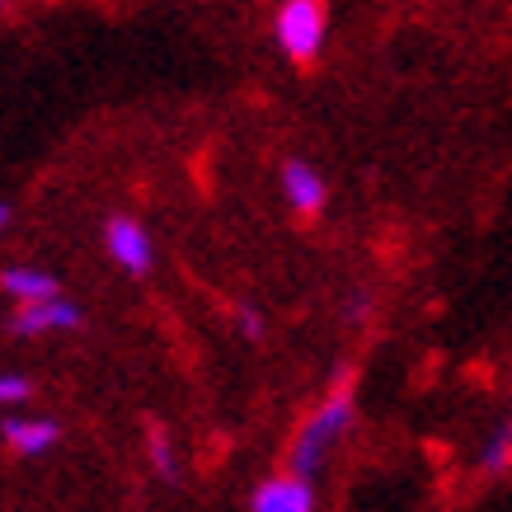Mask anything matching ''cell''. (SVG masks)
Instances as JSON below:
<instances>
[{
	"label": "cell",
	"instance_id": "obj_7",
	"mask_svg": "<svg viewBox=\"0 0 512 512\" xmlns=\"http://www.w3.org/2000/svg\"><path fill=\"white\" fill-rule=\"evenodd\" d=\"M52 442H57V423H47V419H10L5 423V447L19 451V456H43Z\"/></svg>",
	"mask_w": 512,
	"mask_h": 512
},
{
	"label": "cell",
	"instance_id": "obj_12",
	"mask_svg": "<svg viewBox=\"0 0 512 512\" xmlns=\"http://www.w3.org/2000/svg\"><path fill=\"white\" fill-rule=\"evenodd\" d=\"M240 334H245V339H259V334H264V315L254 311V306H240Z\"/></svg>",
	"mask_w": 512,
	"mask_h": 512
},
{
	"label": "cell",
	"instance_id": "obj_1",
	"mask_svg": "<svg viewBox=\"0 0 512 512\" xmlns=\"http://www.w3.org/2000/svg\"><path fill=\"white\" fill-rule=\"evenodd\" d=\"M348 423H353V390H348V372H343L339 376V390H334V395H329V400L320 404V409H315L301 428H296L292 447H287V470L311 480L315 470L325 466L329 447L343 437V428H348Z\"/></svg>",
	"mask_w": 512,
	"mask_h": 512
},
{
	"label": "cell",
	"instance_id": "obj_14",
	"mask_svg": "<svg viewBox=\"0 0 512 512\" xmlns=\"http://www.w3.org/2000/svg\"><path fill=\"white\" fill-rule=\"evenodd\" d=\"M0 5H5V0H0Z\"/></svg>",
	"mask_w": 512,
	"mask_h": 512
},
{
	"label": "cell",
	"instance_id": "obj_2",
	"mask_svg": "<svg viewBox=\"0 0 512 512\" xmlns=\"http://www.w3.org/2000/svg\"><path fill=\"white\" fill-rule=\"evenodd\" d=\"M329 33L325 0H282L278 5V43L292 62H315Z\"/></svg>",
	"mask_w": 512,
	"mask_h": 512
},
{
	"label": "cell",
	"instance_id": "obj_9",
	"mask_svg": "<svg viewBox=\"0 0 512 512\" xmlns=\"http://www.w3.org/2000/svg\"><path fill=\"white\" fill-rule=\"evenodd\" d=\"M508 466H512V423H503L494 433V442L484 447V470H489V475H503Z\"/></svg>",
	"mask_w": 512,
	"mask_h": 512
},
{
	"label": "cell",
	"instance_id": "obj_4",
	"mask_svg": "<svg viewBox=\"0 0 512 512\" xmlns=\"http://www.w3.org/2000/svg\"><path fill=\"white\" fill-rule=\"evenodd\" d=\"M80 311L62 296H43V301H24L15 315V334L33 339V334H52V329H76Z\"/></svg>",
	"mask_w": 512,
	"mask_h": 512
},
{
	"label": "cell",
	"instance_id": "obj_3",
	"mask_svg": "<svg viewBox=\"0 0 512 512\" xmlns=\"http://www.w3.org/2000/svg\"><path fill=\"white\" fill-rule=\"evenodd\" d=\"M249 508L254 512H311L315 508V489L306 475H292V470H282L273 480H264L249 498Z\"/></svg>",
	"mask_w": 512,
	"mask_h": 512
},
{
	"label": "cell",
	"instance_id": "obj_5",
	"mask_svg": "<svg viewBox=\"0 0 512 512\" xmlns=\"http://www.w3.org/2000/svg\"><path fill=\"white\" fill-rule=\"evenodd\" d=\"M104 240H109V254L127 273H146V268H151V240H146V231H141L132 217H113Z\"/></svg>",
	"mask_w": 512,
	"mask_h": 512
},
{
	"label": "cell",
	"instance_id": "obj_6",
	"mask_svg": "<svg viewBox=\"0 0 512 512\" xmlns=\"http://www.w3.org/2000/svg\"><path fill=\"white\" fill-rule=\"evenodd\" d=\"M282 193L292 202V212H301V217H315V212L325 207V179H320L311 165H301V160H287V165H282Z\"/></svg>",
	"mask_w": 512,
	"mask_h": 512
},
{
	"label": "cell",
	"instance_id": "obj_13",
	"mask_svg": "<svg viewBox=\"0 0 512 512\" xmlns=\"http://www.w3.org/2000/svg\"><path fill=\"white\" fill-rule=\"evenodd\" d=\"M5 221H10V207H5V202H0V226H5Z\"/></svg>",
	"mask_w": 512,
	"mask_h": 512
},
{
	"label": "cell",
	"instance_id": "obj_10",
	"mask_svg": "<svg viewBox=\"0 0 512 512\" xmlns=\"http://www.w3.org/2000/svg\"><path fill=\"white\" fill-rule=\"evenodd\" d=\"M146 451H151V466H156L165 480H179V466H174V447H170V437L160 433V428H151V437H146Z\"/></svg>",
	"mask_w": 512,
	"mask_h": 512
},
{
	"label": "cell",
	"instance_id": "obj_11",
	"mask_svg": "<svg viewBox=\"0 0 512 512\" xmlns=\"http://www.w3.org/2000/svg\"><path fill=\"white\" fill-rule=\"evenodd\" d=\"M29 400V381L24 376H0V404H19Z\"/></svg>",
	"mask_w": 512,
	"mask_h": 512
},
{
	"label": "cell",
	"instance_id": "obj_8",
	"mask_svg": "<svg viewBox=\"0 0 512 512\" xmlns=\"http://www.w3.org/2000/svg\"><path fill=\"white\" fill-rule=\"evenodd\" d=\"M0 287L15 296L19 306H24V301L57 296V278H52V273H38V268H5V273H0Z\"/></svg>",
	"mask_w": 512,
	"mask_h": 512
}]
</instances>
